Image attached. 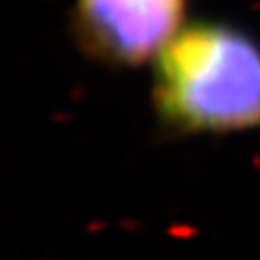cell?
Wrapping results in <instances>:
<instances>
[{
	"mask_svg": "<svg viewBox=\"0 0 260 260\" xmlns=\"http://www.w3.org/2000/svg\"><path fill=\"white\" fill-rule=\"evenodd\" d=\"M154 101L176 132L260 125V43L228 23L184 25L156 57Z\"/></svg>",
	"mask_w": 260,
	"mask_h": 260,
	"instance_id": "6da1fadb",
	"label": "cell"
},
{
	"mask_svg": "<svg viewBox=\"0 0 260 260\" xmlns=\"http://www.w3.org/2000/svg\"><path fill=\"white\" fill-rule=\"evenodd\" d=\"M186 0H74L72 25L82 49L111 66L156 59L184 27Z\"/></svg>",
	"mask_w": 260,
	"mask_h": 260,
	"instance_id": "7a4b0ae2",
	"label": "cell"
}]
</instances>
